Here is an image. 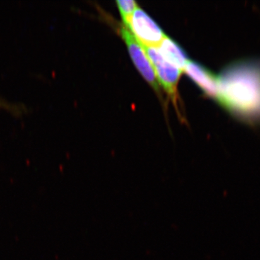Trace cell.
Masks as SVG:
<instances>
[{
  "label": "cell",
  "instance_id": "5",
  "mask_svg": "<svg viewBox=\"0 0 260 260\" xmlns=\"http://www.w3.org/2000/svg\"><path fill=\"white\" fill-rule=\"evenodd\" d=\"M186 74L210 96L216 98L217 78L208 70L194 61H189L184 69Z\"/></svg>",
  "mask_w": 260,
  "mask_h": 260
},
{
  "label": "cell",
  "instance_id": "3",
  "mask_svg": "<svg viewBox=\"0 0 260 260\" xmlns=\"http://www.w3.org/2000/svg\"><path fill=\"white\" fill-rule=\"evenodd\" d=\"M143 47L155 70L159 81L172 98L173 102L177 104V85L182 71L169 62L160 54L158 47Z\"/></svg>",
  "mask_w": 260,
  "mask_h": 260
},
{
  "label": "cell",
  "instance_id": "4",
  "mask_svg": "<svg viewBox=\"0 0 260 260\" xmlns=\"http://www.w3.org/2000/svg\"><path fill=\"white\" fill-rule=\"evenodd\" d=\"M120 34L127 46L129 55L137 69L155 90H159L158 79L155 77L153 65L145 51L144 47L125 25L121 26Z\"/></svg>",
  "mask_w": 260,
  "mask_h": 260
},
{
  "label": "cell",
  "instance_id": "2",
  "mask_svg": "<svg viewBox=\"0 0 260 260\" xmlns=\"http://www.w3.org/2000/svg\"><path fill=\"white\" fill-rule=\"evenodd\" d=\"M124 25L143 47H158L167 37L158 24L138 7Z\"/></svg>",
  "mask_w": 260,
  "mask_h": 260
},
{
  "label": "cell",
  "instance_id": "1",
  "mask_svg": "<svg viewBox=\"0 0 260 260\" xmlns=\"http://www.w3.org/2000/svg\"><path fill=\"white\" fill-rule=\"evenodd\" d=\"M216 99L231 112L246 118H260V63L232 65L217 78Z\"/></svg>",
  "mask_w": 260,
  "mask_h": 260
},
{
  "label": "cell",
  "instance_id": "7",
  "mask_svg": "<svg viewBox=\"0 0 260 260\" xmlns=\"http://www.w3.org/2000/svg\"><path fill=\"white\" fill-rule=\"evenodd\" d=\"M116 4L124 24L127 23L132 15L138 8V5L134 0H118L116 1Z\"/></svg>",
  "mask_w": 260,
  "mask_h": 260
},
{
  "label": "cell",
  "instance_id": "6",
  "mask_svg": "<svg viewBox=\"0 0 260 260\" xmlns=\"http://www.w3.org/2000/svg\"><path fill=\"white\" fill-rule=\"evenodd\" d=\"M157 47L162 56L169 62L181 71H184L186 64L189 60L185 52L177 43L172 40L170 38L166 37Z\"/></svg>",
  "mask_w": 260,
  "mask_h": 260
}]
</instances>
